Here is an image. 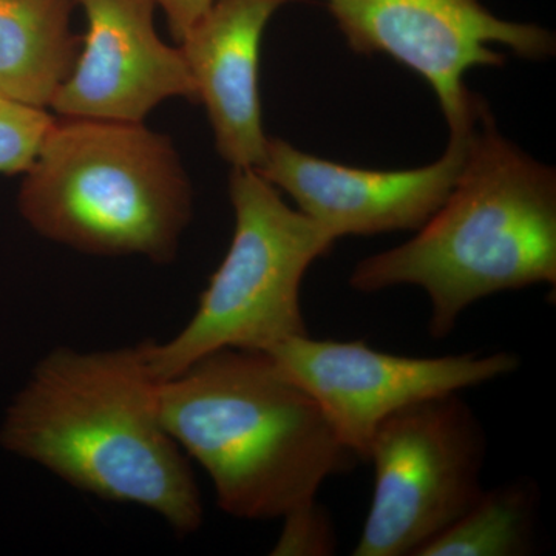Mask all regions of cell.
<instances>
[{"instance_id": "cell-1", "label": "cell", "mask_w": 556, "mask_h": 556, "mask_svg": "<svg viewBox=\"0 0 556 556\" xmlns=\"http://www.w3.org/2000/svg\"><path fill=\"white\" fill-rule=\"evenodd\" d=\"M149 342L50 351L10 405L0 442L80 492L148 508L190 535L203 525V503L161 419Z\"/></svg>"}, {"instance_id": "cell-2", "label": "cell", "mask_w": 556, "mask_h": 556, "mask_svg": "<svg viewBox=\"0 0 556 556\" xmlns=\"http://www.w3.org/2000/svg\"><path fill=\"white\" fill-rule=\"evenodd\" d=\"M415 239L358 262L364 294L412 285L431 303L428 331L447 338L479 300L556 283V174L497 131L481 110L464 169Z\"/></svg>"}, {"instance_id": "cell-3", "label": "cell", "mask_w": 556, "mask_h": 556, "mask_svg": "<svg viewBox=\"0 0 556 556\" xmlns=\"http://www.w3.org/2000/svg\"><path fill=\"white\" fill-rule=\"evenodd\" d=\"M164 427L240 519L283 518L357 457L316 401L263 351H215L160 386Z\"/></svg>"}, {"instance_id": "cell-4", "label": "cell", "mask_w": 556, "mask_h": 556, "mask_svg": "<svg viewBox=\"0 0 556 556\" xmlns=\"http://www.w3.org/2000/svg\"><path fill=\"white\" fill-rule=\"evenodd\" d=\"M25 175L20 211L46 239L101 257H177L192 189L170 139L142 123L56 121Z\"/></svg>"}, {"instance_id": "cell-5", "label": "cell", "mask_w": 556, "mask_h": 556, "mask_svg": "<svg viewBox=\"0 0 556 556\" xmlns=\"http://www.w3.org/2000/svg\"><path fill=\"white\" fill-rule=\"evenodd\" d=\"M232 243L201 294L199 308L175 338L149 342L153 376L175 378L193 362L226 350L263 351L309 334L302 309L306 270L334 237L281 200L255 169H232Z\"/></svg>"}, {"instance_id": "cell-6", "label": "cell", "mask_w": 556, "mask_h": 556, "mask_svg": "<svg viewBox=\"0 0 556 556\" xmlns=\"http://www.w3.org/2000/svg\"><path fill=\"white\" fill-rule=\"evenodd\" d=\"M486 439L459 393L388 417L369 445L371 506L354 556H416L473 506L484 486Z\"/></svg>"}, {"instance_id": "cell-7", "label": "cell", "mask_w": 556, "mask_h": 556, "mask_svg": "<svg viewBox=\"0 0 556 556\" xmlns=\"http://www.w3.org/2000/svg\"><path fill=\"white\" fill-rule=\"evenodd\" d=\"M348 47L387 54L437 93L450 134L466 131L485 108L466 86L468 70L503 67L500 43L526 60L555 53V36L533 24L500 20L479 0H327Z\"/></svg>"}, {"instance_id": "cell-8", "label": "cell", "mask_w": 556, "mask_h": 556, "mask_svg": "<svg viewBox=\"0 0 556 556\" xmlns=\"http://www.w3.org/2000/svg\"><path fill=\"white\" fill-rule=\"evenodd\" d=\"M268 354L316 401L339 441L365 463L380 424L399 409L482 386L519 367L510 353L409 357L362 340L338 342L309 334L289 339Z\"/></svg>"}, {"instance_id": "cell-9", "label": "cell", "mask_w": 556, "mask_h": 556, "mask_svg": "<svg viewBox=\"0 0 556 556\" xmlns=\"http://www.w3.org/2000/svg\"><path fill=\"white\" fill-rule=\"evenodd\" d=\"M473 127L450 134L442 159L417 169L350 167L309 155L283 139L268 138L265 161L257 170L336 240L417 230L455 188Z\"/></svg>"}, {"instance_id": "cell-10", "label": "cell", "mask_w": 556, "mask_h": 556, "mask_svg": "<svg viewBox=\"0 0 556 556\" xmlns=\"http://www.w3.org/2000/svg\"><path fill=\"white\" fill-rule=\"evenodd\" d=\"M87 33L68 79L51 101L65 118L142 123L160 102H199L181 50L161 40L153 0H75Z\"/></svg>"}, {"instance_id": "cell-11", "label": "cell", "mask_w": 556, "mask_h": 556, "mask_svg": "<svg viewBox=\"0 0 556 556\" xmlns=\"http://www.w3.org/2000/svg\"><path fill=\"white\" fill-rule=\"evenodd\" d=\"M292 2L299 0H217L179 42L215 146L233 169L257 170L265 161L260 43L274 13Z\"/></svg>"}, {"instance_id": "cell-12", "label": "cell", "mask_w": 556, "mask_h": 556, "mask_svg": "<svg viewBox=\"0 0 556 556\" xmlns=\"http://www.w3.org/2000/svg\"><path fill=\"white\" fill-rule=\"evenodd\" d=\"M75 0H0V97L46 109L68 79L83 38Z\"/></svg>"}, {"instance_id": "cell-13", "label": "cell", "mask_w": 556, "mask_h": 556, "mask_svg": "<svg viewBox=\"0 0 556 556\" xmlns=\"http://www.w3.org/2000/svg\"><path fill=\"white\" fill-rule=\"evenodd\" d=\"M538 489L517 481L482 490L463 517L416 556H525L535 547Z\"/></svg>"}, {"instance_id": "cell-14", "label": "cell", "mask_w": 556, "mask_h": 556, "mask_svg": "<svg viewBox=\"0 0 556 556\" xmlns=\"http://www.w3.org/2000/svg\"><path fill=\"white\" fill-rule=\"evenodd\" d=\"M56 119L46 109L0 97V174H25Z\"/></svg>"}, {"instance_id": "cell-15", "label": "cell", "mask_w": 556, "mask_h": 556, "mask_svg": "<svg viewBox=\"0 0 556 556\" xmlns=\"http://www.w3.org/2000/svg\"><path fill=\"white\" fill-rule=\"evenodd\" d=\"M283 529L273 555L328 556L338 547L331 517L316 500L292 508L283 518Z\"/></svg>"}, {"instance_id": "cell-16", "label": "cell", "mask_w": 556, "mask_h": 556, "mask_svg": "<svg viewBox=\"0 0 556 556\" xmlns=\"http://www.w3.org/2000/svg\"><path fill=\"white\" fill-rule=\"evenodd\" d=\"M164 11L172 38L181 42L217 0H153Z\"/></svg>"}]
</instances>
